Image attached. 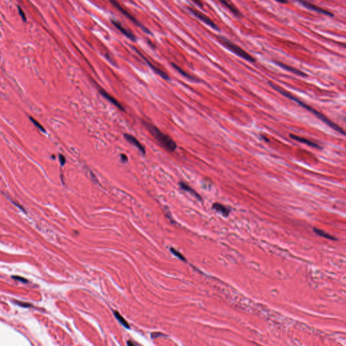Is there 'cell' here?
Here are the masks:
<instances>
[{"instance_id": "obj_24", "label": "cell", "mask_w": 346, "mask_h": 346, "mask_svg": "<svg viewBox=\"0 0 346 346\" xmlns=\"http://www.w3.org/2000/svg\"><path fill=\"white\" fill-rule=\"evenodd\" d=\"M192 1H194L196 5H198L199 7H200L201 8H204V4H203L202 1H201V0H192Z\"/></svg>"}, {"instance_id": "obj_22", "label": "cell", "mask_w": 346, "mask_h": 346, "mask_svg": "<svg viewBox=\"0 0 346 346\" xmlns=\"http://www.w3.org/2000/svg\"><path fill=\"white\" fill-rule=\"evenodd\" d=\"M59 159H60V164H61V165L62 166L64 165V164L66 163V158H65V157L62 154H59Z\"/></svg>"}, {"instance_id": "obj_21", "label": "cell", "mask_w": 346, "mask_h": 346, "mask_svg": "<svg viewBox=\"0 0 346 346\" xmlns=\"http://www.w3.org/2000/svg\"><path fill=\"white\" fill-rule=\"evenodd\" d=\"M18 13H19L20 16H21V18H22V19L23 20V21H24V22H26V20H27V18L26 17V16H25L24 12H23V10H22V8H21L20 7H19V6H18Z\"/></svg>"}, {"instance_id": "obj_8", "label": "cell", "mask_w": 346, "mask_h": 346, "mask_svg": "<svg viewBox=\"0 0 346 346\" xmlns=\"http://www.w3.org/2000/svg\"><path fill=\"white\" fill-rule=\"evenodd\" d=\"M135 50L136 52H137V54H139V55L140 56H141L143 59L145 60V61H146L147 62V64H148L149 65V66H150V68H152V70H154V72H156L157 74H158L159 76H160L161 77H162V79H165V80H169V76L166 74V73L165 72H164V71H162V70H160V68H157L156 66H155L154 64H152V63H151L150 61H149V60L148 59H147V58L146 57H145L144 56H143V54L141 53H140V52L139 51H138V50L137 49H136V48H135Z\"/></svg>"}, {"instance_id": "obj_15", "label": "cell", "mask_w": 346, "mask_h": 346, "mask_svg": "<svg viewBox=\"0 0 346 346\" xmlns=\"http://www.w3.org/2000/svg\"><path fill=\"white\" fill-rule=\"evenodd\" d=\"M212 207H213V209L219 212H221L222 214L225 216V217H227V216L229 214V212H230L229 210H228L226 207L224 206V205H222L221 204H219V203H215V204H214Z\"/></svg>"}, {"instance_id": "obj_25", "label": "cell", "mask_w": 346, "mask_h": 346, "mask_svg": "<svg viewBox=\"0 0 346 346\" xmlns=\"http://www.w3.org/2000/svg\"><path fill=\"white\" fill-rule=\"evenodd\" d=\"M121 158H122V160L123 162H126V161H127V157L125 154L121 155Z\"/></svg>"}, {"instance_id": "obj_19", "label": "cell", "mask_w": 346, "mask_h": 346, "mask_svg": "<svg viewBox=\"0 0 346 346\" xmlns=\"http://www.w3.org/2000/svg\"><path fill=\"white\" fill-rule=\"evenodd\" d=\"M30 120H31V121H32V123H33V124H34V125H35V126H36V127H37V128H38L39 129H40L41 131H43V132H44V133H45V129H44V127H43V126L41 125L40 124H39V123L37 122V120H35L34 118H32V117H30Z\"/></svg>"}, {"instance_id": "obj_10", "label": "cell", "mask_w": 346, "mask_h": 346, "mask_svg": "<svg viewBox=\"0 0 346 346\" xmlns=\"http://www.w3.org/2000/svg\"><path fill=\"white\" fill-rule=\"evenodd\" d=\"M124 136H125V139H127V141L130 143L133 144V146H135L136 147V148H137L139 150L140 152H141L143 154H146V150H145L144 147L142 146L141 143L138 141V140L136 139L135 137L129 135V134H125Z\"/></svg>"}, {"instance_id": "obj_2", "label": "cell", "mask_w": 346, "mask_h": 346, "mask_svg": "<svg viewBox=\"0 0 346 346\" xmlns=\"http://www.w3.org/2000/svg\"><path fill=\"white\" fill-rule=\"evenodd\" d=\"M143 124L148 129V131L150 132L153 137L158 141L160 144L166 150L169 151V152H174L177 149V143L173 139H172L171 137L169 136L166 135L164 133H162L160 130H159L156 126H154L152 124L150 123L147 121L143 120Z\"/></svg>"}, {"instance_id": "obj_13", "label": "cell", "mask_w": 346, "mask_h": 346, "mask_svg": "<svg viewBox=\"0 0 346 346\" xmlns=\"http://www.w3.org/2000/svg\"><path fill=\"white\" fill-rule=\"evenodd\" d=\"M276 64H277L278 66H280L281 67H282L283 68L285 69V70L289 71V72H291L293 73H294V74H298L299 76H304V77H306L307 76L304 72H301V71L297 70V69L295 68H293V67L291 66H289L288 65H286L283 64V63H281V62H275Z\"/></svg>"}, {"instance_id": "obj_26", "label": "cell", "mask_w": 346, "mask_h": 346, "mask_svg": "<svg viewBox=\"0 0 346 346\" xmlns=\"http://www.w3.org/2000/svg\"><path fill=\"white\" fill-rule=\"evenodd\" d=\"M276 1L280 2V3H286L287 2L286 0H276Z\"/></svg>"}, {"instance_id": "obj_23", "label": "cell", "mask_w": 346, "mask_h": 346, "mask_svg": "<svg viewBox=\"0 0 346 346\" xmlns=\"http://www.w3.org/2000/svg\"><path fill=\"white\" fill-rule=\"evenodd\" d=\"M12 278H14V279H16V280H19V281H20L21 282H23V283H27V282H28V281H27L26 279H25V278H22V277H20V276H12Z\"/></svg>"}, {"instance_id": "obj_16", "label": "cell", "mask_w": 346, "mask_h": 346, "mask_svg": "<svg viewBox=\"0 0 346 346\" xmlns=\"http://www.w3.org/2000/svg\"><path fill=\"white\" fill-rule=\"evenodd\" d=\"M171 64H172V66H173V68H175L176 70H177L178 72L180 73V74H181V75H183V77H186L187 79H190V80H192V81H196V82L200 81L198 79H197V78H196V77H193V76H191V75H190L189 74H188L187 72H186L185 71H184L183 69H181V68H180L179 66H177V65L174 64V63H171Z\"/></svg>"}, {"instance_id": "obj_1", "label": "cell", "mask_w": 346, "mask_h": 346, "mask_svg": "<svg viewBox=\"0 0 346 346\" xmlns=\"http://www.w3.org/2000/svg\"><path fill=\"white\" fill-rule=\"evenodd\" d=\"M269 84L274 90H276V91H278V93L282 94V95H284L285 97L289 98V100H291L293 102H296L297 104H298L299 105V106H301V107H302V108L306 109V110H307L308 111H309V112H311L312 114H313L314 116H316L318 119H320V120H322V122H323L324 123H325L327 125L329 126V127L332 128V129L333 130H335V131L338 132V133L342 134V135H346V132L342 129V128L339 127V125H337V124L333 123L332 120H331L330 119L327 118L326 116H324V114H322V113H320L319 111H317L314 108H312V107L310 106L309 105L306 104V103L302 102L301 100L298 99V98H297L296 97H295V96L292 95L291 93H289V92H287V91H285V90L283 89V88L278 87V86H277V85H276L275 84L270 83V82H269Z\"/></svg>"}, {"instance_id": "obj_3", "label": "cell", "mask_w": 346, "mask_h": 346, "mask_svg": "<svg viewBox=\"0 0 346 346\" xmlns=\"http://www.w3.org/2000/svg\"><path fill=\"white\" fill-rule=\"evenodd\" d=\"M217 39L222 44V45L227 48L228 49H229L230 51H231L233 53H234L235 54H236V55H237L241 58H244V60H247V61L250 62H255L256 61L253 56L249 55L247 52H245L242 48L239 47L237 45H236V44L233 43L232 41L228 40L226 37L223 36H217Z\"/></svg>"}, {"instance_id": "obj_18", "label": "cell", "mask_w": 346, "mask_h": 346, "mask_svg": "<svg viewBox=\"0 0 346 346\" xmlns=\"http://www.w3.org/2000/svg\"><path fill=\"white\" fill-rule=\"evenodd\" d=\"M114 313L115 316H116L117 319L118 320V321H120V323L122 324L124 327H125L126 328H127V329H129L130 328V327L129 325V324H128V322L127 321H126V320H125V318H124L123 317V316H121L120 314L118 313V312H114Z\"/></svg>"}, {"instance_id": "obj_20", "label": "cell", "mask_w": 346, "mask_h": 346, "mask_svg": "<svg viewBox=\"0 0 346 346\" xmlns=\"http://www.w3.org/2000/svg\"><path fill=\"white\" fill-rule=\"evenodd\" d=\"M171 250L172 252H173L174 253V254H175V255H177V256L178 258H179L181 259V260H184V261L185 260V258H184L183 256V255H182L181 253H179V251L176 250V249H173V248H171Z\"/></svg>"}, {"instance_id": "obj_12", "label": "cell", "mask_w": 346, "mask_h": 346, "mask_svg": "<svg viewBox=\"0 0 346 346\" xmlns=\"http://www.w3.org/2000/svg\"><path fill=\"white\" fill-rule=\"evenodd\" d=\"M290 137L292 138L293 139L296 140V141H297L302 143L308 145V146H309L313 147V148H320V146L318 143H316L314 142V141H310V140H309V139H306V138H304V137H299V136L295 135H290Z\"/></svg>"}, {"instance_id": "obj_7", "label": "cell", "mask_w": 346, "mask_h": 346, "mask_svg": "<svg viewBox=\"0 0 346 346\" xmlns=\"http://www.w3.org/2000/svg\"><path fill=\"white\" fill-rule=\"evenodd\" d=\"M218 1H219L223 6L227 8L228 10H230V12L233 14L235 16H236L237 17L241 18L242 16V12L239 11V10L236 7V6L235 5L234 3H233L230 0H218Z\"/></svg>"}, {"instance_id": "obj_9", "label": "cell", "mask_w": 346, "mask_h": 346, "mask_svg": "<svg viewBox=\"0 0 346 346\" xmlns=\"http://www.w3.org/2000/svg\"><path fill=\"white\" fill-rule=\"evenodd\" d=\"M297 1H298L299 2V3H301V4H302V5L304 6V7L308 8V9L314 10V11L319 12V13L325 14V15H327V16H333V14H331V12H329V11H327V10H325L322 9V8H320L319 7H317V6H315V5H314V4L310 3V2H308V1H304V0H297Z\"/></svg>"}, {"instance_id": "obj_5", "label": "cell", "mask_w": 346, "mask_h": 346, "mask_svg": "<svg viewBox=\"0 0 346 346\" xmlns=\"http://www.w3.org/2000/svg\"><path fill=\"white\" fill-rule=\"evenodd\" d=\"M187 9L189 10V11L190 12H191V13L194 14V16H196L197 18H199L200 20H202V22H204L205 24L209 25L210 26H211L212 28L215 29V30L217 31H220V29L219 27L218 26L217 24H216L214 22H213L212 20L208 16H207L205 14H204V13H202V12H201L200 11H199V10L195 9V8H192V7H187Z\"/></svg>"}, {"instance_id": "obj_14", "label": "cell", "mask_w": 346, "mask_h": 346, "mask_svg": "<svg viewBox=\"0 0 346 346\" xmlns=\"http://www.w3.org/2000/svg\"><path fill=\"white\" fill-rule=\"evenodd\" d=\"M179 186H180V188H181L182 190L185 191L189 193L190 194H191L192 196H195L196 198L200 199V200H201V199H202V198H201V197H200V195H199L198 194V193H197L196 191H195L194 189H192L191 187L190 186H189L187 184L184 183H183V182H180V183H179Z\"/></svg>"}, {"instance_id": "obj_4", "label": "cell", "mask_w": 346, "mask_h": 346, "mask_svg": "<svg viewBox=\"0 0 346 346\" xmlns=\"http://www.w3.org/2000/svg\"><path fill=\"white\" fill-rule=\"evenodd\" d=\"M109 1L112 4L113 6H114L115 8H116L117 10H118L119 12H120L121 13H122L124 16H125V17H127L128 19L130 20L131 21H132L134 24H135L136 26H137L138 27H139L140 29H141L143 31H144V32H146V33H148V34H151V32L148 29H147L146 26H144V25H143L141 22H139V20H138L137 18L135 17H134V16L129 13V12H128L127 10L124 9V8L122 7V6H120V4L118 3V1H116V0H109Z\"/></svg>"}, {"instance_id": "obj_17", "label": "cell", "mask_w": 346, "mask_h": 346, "mask_svg": "<svg viewBox=\"0 0 346 346\" xmlns=\"http://www.w3.org/2000/svg\"><path fill=\"white\" fill-rule=\"evenodd\" d=\"M313 230L316 235H319L320 237H324V238L328 239H330V240H336L337 239L335 237L327 233V232L324 231V230H320V229H319V228H314Z\"/></svg>"}, {"instance_id": "obj_27", "label": "cell", "mask_w": 346, "mask_h": 346, "mask_svg": "<svg viewBox=\"0 0 346 346\" xmlns=\"http://www.w3.org/2000/svg\"><path fill=\"white\" fill-rule=\"evenodd\" d=\"M341 45H342V46H343V47H346V44H343V43H341Z\"/></svg>"}, {"instance_id": "obj_6", "label": "cell", "mask_w": 346, "mask_h": 346, "mask_svg": "<svg viewBox=\"0 0 346 346\" xmlns=\"http://www.w3.org/2000/svg\"><path fill=\"white\" fill-rule=\"evenodd\" d=\"M111 22H112V24L114 25V26L116 27L118 30L120 31L123 35H125V36L127 37V38L131 39V41H136L135 35H134L131 31L128 30V29H126L125 26H123V25L121 24V23L120 22H118V21H117L114 19H112L111 20Z\"/></svg>"}, {"instance_id": "obj_11", "label": "cell", "mask_w": 346, "mask_h": 346, "mask_svg": "<svg viewBox=\"0 0 346 346\" xmlns=\"http://www.w3.org/2000/svg\"><path fill=\"white\" fill-rule=\"evenodd\" d=\"M100 93H101L102 96H104V97L105 98H106V100H108L109 102L112 103V104H114L115 106H116L117 108H118V109H120V110L125 111V108H124L122 105L120 104V103H119L118 101H117V100L116 99H115L114 97H112V96H111L110 95V94H108V93H107L106 91H105L104 89H100Z\"/></svg>"}]
</instances>
